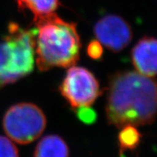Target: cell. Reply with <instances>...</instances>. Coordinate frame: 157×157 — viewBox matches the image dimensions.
<instances>
[{"mask_svg": "<svg viewBox=\"0 0 157 157\" xmlns=\"http://www.w3.org/2000/svg\"><path fill=\"white\" fill-rule=\"evenodd\" d=\"M46 125V118L43 112L31 103H19L11 106L2 120L6 135L20 144H27L38 139Z\"/></svg>", "mask_w": 157, "mask_h": 157, "instance_id": "277c9868", "label": "cell"}, {"mask_svg": "<svg viewBox=\"0 0 157 157\" xmlns=\"http://www.w3.org/2000/svg\"><path fill=\"white\" fill-rule=\"evenodd\" d=\"M141 133L133 125H126L121 128L118 135L120 155L123 156L127 151H133L140 143Z\"/></svg>", "mask_w": 157, "mask_h": 157, "instance_id": "30bf717a", "label": "cell"}, {"mask_svg": "<svg viewBox=\"0 0 157 157\" xmlns=\"http://www.w3.org/2000/svg\"><path fill=\"white\" fill-rule=\"evenodd\" d=\"M106 118L118 128L150 124L157 117V80L138 72H118L107 90Z\"/></svg>", "mask_w": 157, "mask_h": 157, "instance_id": "6da1fadb", "label": "cell"}, {"mask_svg": "<svg viewBox=\"0 0 157 157\" xmlns=\"http://www.w3.org/2000/svg\"><path fill=\"white\" fill-rule=\"evenodd\" d=\"M33 22L37 28L34 51L40 71L70 67L78 62L82 45L75 23L66 22L55 13Z\"/></svg>", "mask_w": 157, "mask_h": 157, "instance_id": "7a4b0ae2", "label": "cell"}, {"mask_svg": "<svg viewBox=\"0 0 157 157\" xmlns=\"http://www.w3.org/2000/svg\"><path fill=\"white\" fill-rule=\"evenodd\" d=\"M35 30H26L15 22L0 42V89L14 83L34 70Z\"/></svg>", "mask_w": 157, "mask_h": 157, "instance_id": "3957f363", "label": "cell"}, {"mask_svg": "<svg viewBox=\"0 0 157 157\" xmlns=\"http://www.w3.org/2000/svg\"><path fill=\"white\" fill-rule=\"evenodd\" d=\"M69 147L62 137L48 135L38 142L34 157H69Z\"/></svg>", "mask_w": 157, "mask_h": 157, "instance_id": "ba28073f", "label": "cell"}, {"mask_svg": "<svg viewBox=\"0 0 157 157\" xmlns=\"http://www.w3.org/2000/svg\"><path fill=\"white\" fill-rule=\"evenodd\" d=\"M132 62L139 74L154 78L157 76V38L144 37L131 52Z\"/></svg>", "mask_w": 157, "mask_h": 157, "instance_id": "52a82bcc", "label": "cell"}, {"mask_svg": "<svg viewBox=\"0 0 157 157\" xmlns=\"http://www.w3.org/2000/svg\"><path fill=\"white\" fill-rule=\"evenodd\" d=\"M76 113L78 117L85 124L94 123L97 119L96 113L90 107H81L76 109Z\"/></svg>", "mask_w": 157, "mask_h": 157, "instance_id": "7c38bea8", "label": "cell"}, {"mask_svg": "<svg viewBox=\"0 0 157 157\" xmlns=\"http://www.w3.org/2000/svg\"><path fill=\"white\" fill-rule=\"evenodd\" d=\"M0 157H18V151L15 144L2 136H0Z\"/></svg>", "mask_w": 157, "mask_h": 157, "instance_id": "8fae6325", "label": "cell"}, {"mask_svg": "<svg viewBox=\"0 0 157 157\" xmlns=\"http://www.w3.org/2000/svg\"><path fill=\"white\" fill-rule=\"evenodd\" d=\"M94 34L103 46L113 52H120L127 47L132 39L130 25L119 15L104 16L94 26Z\"/></svg>", "mask_w": 157, "mask_h": 157, "instance_id": "8992f818", "label": "cell"}, {"mask_svg": "<svg viewBox=\"0 0 157 157\" xmlns=\"http://www.w3.org/2000/svg\"><path fill=\"white\" fill-rule=\"evenodd\" d=\"M59 90L74 109L90 107L101 94L95 76L86 68L78 66H70Z\"/></svg>", "mask_w": 157, "mask_h": 157, "instance_id": "5b68a950", "label": "cell"}, {"mask_svg": "<svg viewBox=\"0 0 157 157\" xmlns=\"http://www.w3.org/2000/svg\"><path fill=\"white\" fill-rule=\"evenodd\" d=\"M17 3L19 10H29L35 19L54 13L59 6V0H17Z\"/></svg>", "mask_w": 157, "mask_h": 157, "instance_id": "9c48e42d", "label": "cell"}, {"mask_svg": "<svg viewBox=\"0 0 157 157\" xmlns=\"http://www.w3.org/2000/svg\"><path fill=\"white\" fill-rule=\"evenodd\" d=\"M87 54L92 59L98 60L103 55V47L98 40H93L87 46Z\"/></svg>", "mask_w": 157, "mask_h": 157, "instance_id": "4fadbf2b", "label": "cell"}]
</instances>
